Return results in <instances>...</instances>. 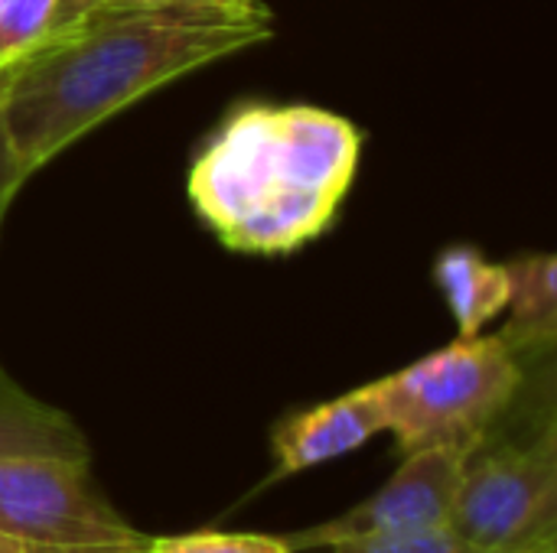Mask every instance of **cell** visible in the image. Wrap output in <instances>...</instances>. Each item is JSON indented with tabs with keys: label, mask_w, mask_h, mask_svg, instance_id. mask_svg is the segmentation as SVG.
Here are the masks:
<instances>
[{
	"label": "cell",
	"mask_w": 557,
	"mask_h": 553,
	"mask_svg": "<svg viewBox=\"0 0 557 553\" xmlns=\"http://www.w3.org/2000/svg\"><path fill=\"white\" fill-rule=\"evenodd\" d=\"M274 36L264 3H101L72 33L13 62L3 121L33 176L144 95Z\"/></svg>",
	"instance_id": "1"
},
{
	"label": "cell",
	"mask_w": 557,
	"mask_h": 553,
	"mask_svg": "<svg viewBox=\"0 0 557 553\" xmlns=\"http://www.w3.org/2000/svg\"><path fill=\"white\" fill-rule=\"evenodd\" d=\"M362 134L310 104H245L186 176L212 235L242 254H290L320 238L356 179Z\"/></svg>",
	"instance_id": "2"
},
{
	"label": "cell",
	"mask_w": 557,
	"mask_h": 553,
	"mask_svg": "<svg viewBox=\"0 0 557 553\" xmlns=\"http://www.w3.org/2000/svg\"><path fill=\"white\" fill-rule=\"evenodd\" d=\"M525 365L499 336L457 339L375 381L385 430L401 453L441 443H480L516 407Z\"/></svg>",
	"instance_id": "3"
},
{
	"label": "cell",
	"mask_w": 557,
	"mask_h": 553,
	"mask_svg": "<svg viewBox=\"0 0 557 553\" xmlns=\"http://www.w3.org/2000/svg\"><path fill=\"white\" fill-rule=\"evenodd\" d=\"M447 525L486 548L557 544V430L555 417L529 440H503L470 456Z\"/></svg>",
	"instance_id": "4"
},
{
	"label": "cell",
	"mask_w": 557,
	"mask_h": 553,
	"mask_svg": "<svg viewBox=\"0 0 557 553\" xmlns=\"http://www.w3.org/2000/svg\"><path fill=\"white\" fill-rule=\"evenodd\" d=\"M0 531L46 544H144L91 482V460L0 456Z\"/></svg>",
	"instance_id": "5"
},
{
	"label": "cell",
	"mask_w": 557,
	"mask_h": 553,
	"mask_svg": "<svg viewBox=\"0 0 557 553\" xmlns=\"http://www.w3.org/2000/svg\"><path fill=\"white\" fill-rule=\"evenodd\" d=\"M476 450L480 443H441L405 453L398 473L375 495L323 525L284 535L281 541L290 548V553H304L330 551L346 541L398 538L441 528L450 518L463 469Z\"/></svg>",
	"instance_id": "6"
},
{
	"label": "cell",
	"mask_w": 557,
	"mask_h": 553,
	"mask_svg": "<svg viewBox=\"0 0 557 553\" xmlns=\"http://www.w3.org/2000/svg\"><path fill=\"white\" fill-rule=\"evenodd\" d=\"M375 433H385V414L375 394V381L310 411H297L284 417L271 433V450L277 460L274 479L339 460L369 443Z\"/></svg>",
	"instance_id": "7"
},
{
	"label": "cell",
	"mask_w": 557,
	"mask_h": 553,
	"mask_svg": "<svg viewBox=\"0 0 557 553\" xmlns=\"http://www.w3.org/2000/svg\"><path fill=\"white\" fill-rule=\"evenodd\" d=\"M509 323L503 326V345L525 365L529 359H552L557 342V257L525 254L509 261Z\"/></svg>",
	"instance_id": "8"
},
{
	"label": "cell",
	"mask_w": 557,
	"mask_h": 553,
	"mask_svg": "<svg viewBox=\"0 0 557 553\" xmlns=\"http://www.w3.org/2000/svg\"><path fill=\"white\" fill-rule=\"evenodd\" d=\"M0 456L91 460V447L65 411L39 401L0 368Z\"/></svg>",
	"instance_id": "9"
},
{
	"label": "cell",
	"mask_w": 557,
	"mask_h": 553,
	"mask_svg": "<svg viewBox=\"0 0 557 553\" xmlns=\"http://www.w3.org/2000/svg\"><path fill=\"white\" fill-rule=\"evenodd\" d=\"M434 280L460 326V339L480 336L509 303V264H496L476 248L450 244L434 264Z\"/></svg>",
	"instance_id": "10"
},
{
	"label": "cell",
	"mask_w": 557,
	"mask_h": 553,
	"mask_svg": "<svg viewBox=\"0 0 557 553\" xmlns=\"http://www.w3.org/2000/svg\"><path fill=\"white\" fill-rule=\"evenodd\" d=\"M98 0H0V68L72 33Z\"/></svg>",
	"instance_id": "11"
},
{
	"label": "cell",
	"mask_w": 557,
	"mask_h": 553,
	"mask_svg": "<svg viewBox=\"0 0 557 553\" xmlns=\"http://www.w3.org/2000/svg\"><path fill=\"white\" fill-rule=\"evenodd\" d=\"M330 553H557V544L555 548H486L457 535L450 525H441V528L418 531V535L346 541V544L330 548Z\"/></svg>",
	"instance_id": "12"
},
{
	"label": "cell",
	"mask_w": 557,
	"mask_h": 553,
	"mask_svg": "<svg viewBox=\"0 0 557 553\" xmlns=\"http://www.w3.org/2000/svg\"><path fill=\"white\" fill-rule=\"evenodd\" d=\"M147 553H290V548L271 535L196 531V535H173V538H150Z\"/></svg>",
	"instance_id": "13"
},
{
	"label": "cell",
	"mask_w": 557,
	"mask_h": 553,
	"mask_svg": "<svg viewBox=\"0 0 557 553\" xmlns=\"http://www.w3.org/2000/svg\"><path fill=\"white\" fill-rule=\"evenodd\" d=\"M10 72L13 65H3L0 68V225L10 212V202L16 199L20 186L29 179V173L23 169L16 150H13V140L7 134V121H3V98H7V85H10Z\"/></svg>",
	"instance_id": "14"
},
{
	"label": "cell",
	"mask_w": 557,
	"mask_h": 553,
	"mask_svg": "<svg viewBox=\"0 0 557 553\" xmlns=\"http://www.w3.org/2000/svg\"><path fill=\"white\" fill-rule=\"evenodd\" d=\"M147 544H46L0 531V553H147Z\"/></svg>",
	"instance_id": "15"
},
{
	"label": "cell",
	"mask_w": 557,
	"mask_h": 553,
	"mask_svg": "<svg viewBox=\"0 0 557 553\" xmlns=\"http://www.w3.org/2000/svg\"><path fill=\"white\" fill-rule=\"evenodd\" d=\"M101 3H173V0H98V7ZM215 3H242V7H255V3H261V0H215Z\"/></svg>",
	"instance_id": "16"
}]
</instances>
